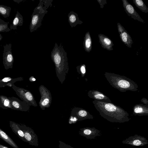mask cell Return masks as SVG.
Here are the masks:
<instances>
[{"label":"cell","instance_id":"cell-1","mask_svg":"<svg viewBox=\"0 0 148 148\" xmlns=\"http://www.w3.org/2000/svg\"><path fill=\"white\" fill-rule=\"evenodd\" d=\"M92 103L101 116L110 122L123 123L130 119L127 111L114 104L95 100Z\"/></svg>","mask_w":148,"mask_h":148},{"label":"cell","instance_id":"cell-2","mask_svg":"<svg viewBox=\"0 0 148 148\" xmlns=\"http://www.w3.org/2000/svg\"><path fill=\"white\" fill-rule=\"evenodd\" d=\"M104 75L110 84L120 92L136 91L138 90V85L127 77L107 72H106Z\"/></svg>","mask_w":148,"mask_h":148},{"label":"cell","instance_id":"cell-3","mask_svg":"<svg viewBox=\"0 0 148 148\" xmlns=\"http://www.w3.org/2000/svg\"><path fill=\"white\" fill-rule=\"evenodd\" d=\"M47 12L46 10L37 9L36 8L34 9L29 27L31 32L36 30L41 25L42 20Z\"/></svg>","mask_w":148,"mask_h":148},{"label":"cell","instance_id":"cell-4","mask_svg":"<svg viewBox=\"0 0 148 148\" xmlns=\"http://www.w3.org/2000/svg\"><path fill=\"white\" fill-rule=\"evenodd\" d=\"M24 134L25 138L26 143L32 146H38V136L31 128L24 125L18 124Z\"/></svg>","mask_w":148,"mask_h":148},{"label":"cell","instance_id":"cell-5","mask_svg":"<svg viewBox=\"0 0 148 148\" xmlns=\"http://www.w3.org/2000/svg\"><path fill=\"white\" fill-rule=\"evenodd\" d=\"M123 144L133 146H144L148 144V140L143 136L135 134L122 141Z\"/></svg>","mask_w":148,"mask_h":148},{"label":"cell","instance_id":"cell-6","mask_svg":"<svg viewBox=\"0 0 148 148\" xmlns=\"http://www.w3.org/2000/svg\"><path fill=\"white\" fill-rule=\"evenodd\" d=\"M79 134L87 139H95L96 137L101 135V131L94 127H86L80 128L79 131Z\"/></svg>","mask_w":148,"mask_h":148},{"label":"cell","instance_id":"cell-7","mask_svg":"<svg viewBox=\"0 0 148 148\" xmlns=\"http://www.w3.org/2000/svg\"><path fill=\"white\" fill-rule=\"evenodd\" d=\"M123 6L128 16L134 20L144 23L143 20L135 10L134 7L127 0H122Z\"/></svg>","mask_w":148,"mask_h":148},{"label":"cell","instance_id":"cell-8","mask_svg":"<svg viewBox=\"0 0 148 148\" xmlns=\"http://www.w3.org/2000/svg\"><path fill=\"white\" fill-rule=\"evenodd\" d=\"M117 26L121 41L127 47L131 48L133 42L131 36L120 23H118Z\"/></svg>","mask_w":148,"mask_h":148},{"label":"cell","instance_id":"cell-9","mask_svg":"<svg viewBox=\"0 0 148 148\" xmlns=\"http://www.w3.org/2000/svg\"><path fill=\"white\" fill-rule=\"evenodd\" d=\"M88 94L90 98H93L95 100L112 103L109 98L100 91L96 90H90L88 92Z\"/></svg>","mask_w":148,"mask_h":148},{"label":"cell","instance_id":"cell-10","mask_svg":"<svg viewBox=\"0 0 148 148\" xmlns=\"http://www.w3.org/2000/svg\"><path fill=\"white\" fill-rule=\"evenodd\" d=\"M99 42L101 47L108 51L113 50L112 47L114 45L112 40L108 36L102 34L98 35Z\"/></svg>","mask_w":148,"mask_h":148},{"label":"cell","instance_id":"cell-11","mask_svg":"<svg viewBox=\"0 0 148 148\" xmlns=\"http://www.w3.org/2000/svg\"><path fill=\"white\" fill-rule=\"evenodd\" d=\"M133 110V114L134 115H148V106L146 105L142 104H136L134 106Z\"/></svg>","mask_w":148,"mask_h":148},{"label":"cell","instance_id":"cell-12","mask_svg":"<svg viewBox=\"0 0 148 148\" xmlns=\"http://www.w3.org/2000/svg\"><path fill=\"white\" fill-rule=\"evenodd\" d=\"M10 126L13 132L23 141L26 142L24 137V133L17 124L14 122L10 121Z\"/></svg>","mask_w":148,"mask_h":148},{"label":"cell","instance_id":"cell-13","mask_svg":"<svg viewBox=\"0 0 148 148\" xmlns=\"http://www.w3.org/2000/svg\"><path fill=\"white\" fill-rule=\"evenodd\" d=\"M68 17L69 23L71 27L83 23V22L79 19L77 14L73 11L70 12L68 14Z\"/></svg>","mask_w":148,"mask_h":148},{"label":"cell","instance_id":"cell-14","mask_svg":"<svg viewBox=\"0 0 148 148\" xmlns=\"http://www.w3.org/2000/svg\"><path fill=\"white\" fill-rule=\"evenodd\" d=\"M4 47L3 58L7 62L12 63L13 60V58L12 52L11 45H6Z\"/></svg>","mask_w":148,"mask_h":148},{"label":"cell","instance_id":"cell-15","mask_svg":"<svg viewBox=\"0 0 148 148\" xmlns=\"http://www.w3.org/2000/svg\"><path fill=\"white\" fill-rule=\"evenodd\" d=\"M0 138L14 148H19L13 140L4 131L0 128Z\"/></svg>","mask_w":148,"mask_h":148},{"label":"cell","instance_id":"cell-16","mask_svg":"<svg viewBox=\"0 0 148 148\" xmlns=\"http://www.w3.org/2000/svg\"><path fill=\"white\" fill-rule=\"evenodd\" d=\"M92 40L89 32L86 33L84 38L83 44L85 50L90 52L91 51L92 47Z\"/></svg>","mask_w":148,"mask_h":148},{"label":"cell","instance_id":"cell-17","mask_svg":"<svg viewBox=\"0 0 148 148\" xmlns=\"http://www.w3.org/2000/svg\"><path fill=\"white\" fill-rule=\"evenodd\" d=\"M23 23V17L21 14L18 12L16 14L15 17L13 21L10 28L11 29H16L17 26H22Z\"/></svg>","mask_w":148,"mask_h":148},{"label":"cell","instance_id":"cell-18","mask_svg":"<svg viewBox=\"0 0 148 148\" xmlns=\"http://www.w3.org/2000/svg\"><path fill=\"white\" fill-rule=\"evenodd\" d=\"M135 5L142 12L145 13L148 12V8L142 0H133Z\"/></svg>","mask_w":148,"mask_h":148},{"label":"cell","instance_id":"cell-19","mask_svg":"<svg viewBox=\"0 0 148 148\" xmlns=\"http://www.w3.org/2000/svg\"><path fill=\"white\" fill-rule=\"evenodd\" d=\"M11 8L9 7L0 5V14L4 18L9 16Z\"/></svg>","mask_w":148,"mask_h":148},{"label":"cell","instance_id":"cell-20","mask_svg":"<svg viewBox=\"0 0 148 148\" xmlns=\"http://www.w3.org/2000/svg\"><path fill=\"white\" fill-rule=\"evenodd\" d=\"M59 148H74L61 141H59Z\"/></svg>","mask_w":148,"mask_h":148},{"label":"cell","instance_id":"cell-21","mask_svg":"<svg viewBox=\"0 0 148 148\" xmlns=\"http://www.w3.org/2000/svg\"><path fill=\"white\" fill-rule=\"evenodd\" d=\"M100 5V8H103L104 5L107 3V1L106 0H97Z\"/></svg>","mask_w":148,"mask_h":148},{"label":"cell","instance_id":"cell-22","mask_svg":"<svg viewBox=\"0 0 148 148\" xmlns=\"http://www.w3.org/2000/svg\"><path fill=\"white\" fill-rule=\"evenodd\" d=\"M26 98L29 101H32L33 99L31 93L29 92H27L25 94Z\"/></svg>","mask_w":148,"mask_h":148},{"label":"cell","instance_id":"cell-23","mask_svg":"<svg viewBox=\"0 0 148 148\" xmlns=\"http://www.w3.org/2000/svg\"><path fill=\"white\" fill-rule=\"evenodd\" d=\"M8 28V25H7L0 24V32L5 31V28Z\"/></svg>","mask_w":148,"mask_h":148},{"label":"cell","instance_id":"cell-24","mask_svg":"<svg viewBox=\"0 0 148 148\" xmlns=\"http://www.w3.org/2000/svg\"><path fill=\"white\" fill-rule=\"evenodd\" d=\"M80 70L81 73L84 74L86 72V69L85 67V65H82L80 67Z\"/></svg>","mask_w":148,"mask_h":148},{"label":"cell","instance_id":"cell-25","mask_svg":"<svg viewBox=\"0 0 148 148\" xmlns=\"http://www.w3.org/2000/svg\"><path fill=\"white\" fill-rule=\"evenodd\" d=\"M13 106L15 108H18L19 107V103L16 101H13L12 103Z\"/></svg>","mask_w":148,"mask_h":148},{"label":"cell","instance_id":"cell-26","mask_svg":"<svg viewBox=\"0 0 148 148\" xmlns=\"http://www.w3.org/2000/svg\"><path fill=\"white\" fill-rule=\"evenodd\" d=\"M141 101L142 103H143L145 105L148 106V100L147 99L145 98H143L141 99Z\"/></svg>","mask_w":148,"mask_h":148},{"label":"cell","instance_id":"cell-27","mask_svg":"<svg viewBox=\"0 0 148 148\" xmlns=\"http://www.w3.org/2000/svg\"><path fill=\"white\" fill-rule=\"evenodd\" d=\"M49 100L48 99H46L44 100L42 103V104L43 106L47 105L49 102Z\"/></svg>","mask_w":148,"mask_h":148},{"label":"cell","instance_id":"cell-28","mask_svg":"<svg viewBox=\"0 0 148 148\" xmlns=\"http://www.w3.org/2000/svg\"><path fill=\"white\" fill-rule=\"evenodd\" d=\"M11 80V79L10 77H6L3 78L2 81L3 82H8Z\"/></svg>","mask_w":148,"mask_h":148},{"label":"cell","instance_id":"cell-29","mask_svg":"<svg viewBox=\"0 0 148 148\" xmlns=\"http://www.w3.org/2000/svg\"><path fill=\"white\" fill-rule=\"evenodd\" d=\"M9 100L7 99H6L4 100V104L5 106H9Z\"/></svg>","mask_w":148,"mask_h":148},{"label":"cell","instance_id":"cell-30","mask_svg":"<svg viewBox=\"0 0 148 148\" xmlns=\"http://www.w3.org/2000/svg\"><path fill=\"white\" fill-rule=\"evenodd\" d=\"M0 148H9L8 147L0 144Z\"/></svg>","mask_w":148,"mask_h":148},{"label":"cell","instance_id":"cell-31","mask_svg":"<svg viewBox=\"0 0 148 148\" xmlns=\"http://www.w3.org/2000/svg\"><path fill=\"white\" fill-rule=\"evenodd\" d=\"M35 80H36V79H35V78H33L32 79V80H33V81H35Z\"/></svg>","mask_w":148,"mask_h":148},{"label":"cell","instance_id":"cell-32","mask_svg":"<svg viewBox=\"0 0 148 148\" xmlns=\"http://www.w3.org/2000/svg\"><path fill=\"white\" fill-rule=\"evenodd\" d=\"M1 35H0V40L1 39Z\"/></svg>","mask_w":148,"mask_h":148}]
</instances>
